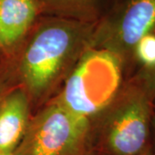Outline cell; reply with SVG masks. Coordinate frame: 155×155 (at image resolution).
<instances>
[{
  "mask_svg": "<svg viewBox=\"0 0 155 155\" xmlns=\"http://www.w3.org/2000/svg\"><path fill=\"white\" fill-rule=\"evenodd\" d=\"M140 155H155V150L153 147V145L150 147H148L147 149L145 151L144 153H142Z\"/></svg>",
  "mask_w": 155,
  "mask_h": 155,
  "instance_id": "4fadbf2b",
  "label": "cell"
},
{
  "mask_svg": "<svg viewBox=\"0 0 155 155\" xmlns=\"http://www.w3.org/2000/svg\"><path fill=\"white\" fill-rule=\"evenodd\" d=\"M134 59L138 70L149 71L155 68V34L140 39L134 51Z\"/></svg>",
  "mask_w": 155,
  "mask_h": 155,
  "instance_id": "9c48e42d",
  "label": "cell"
},
{
  "mask_svg": "<svg viewBox=\"0 0 155 155\" xmlns=\"http://www.w3.org/2000/svg\"><path fill=\"white\" fill-rule=\"evenodd\" d=\"M41 16L36 0H0V61L17 55Z\"/></svg>",
  "mask_w": 155,
  "mask_h": 155,
  "instance_id": "8992f818",
  "label": "cell"
},
{
  "mask_svg": "<svg viewBox=\"0 0 155 155\" xmlns=\"http://www.w3.org/2000/svg\"><path fill=\"white\" fill-rule=\"evenodd\" d=\"M152 145L155 150V110L153 116V122H152Z\"/></svg>",
  "mask_w": 155,
  "mask_h": 155,
  "instance_id": "7c38bea8",
  "label": "cell"
},
{
  "mask_svg": "<svg viewBox=\"0 0 155 155\" xmlns=\"http://www.w3.org/2000/svg\"><path fill=\"white\" fill-rule=\"evenodd\" d=\"M13 155H93L92 123L53 97L32 115Z\"/></svg>",
  "mask_w": 155,
  "mask_h": 155,
  "instance_id": "277c9868",
  "label": "cell"
},
{
  "mask_svg": "<svg viewBox=\"0 0 155 155\" xmlns=\"http://www.w3.org/2000/svg\"><path fill=\"white\" fill-rule=\"evenodd\" d=\"M155 34V0H118L96 23L91 48L105 49L133 75L134 51L145 35Z\"/></svg>",
  "mask_w": 155,
  "mask_h": 155,
  "instance_id": "5b68a950",
  "label": "cell"
},
{
  "mask_svg": "<svg viewBox=\"0 0 155 155\" xmlns=\"http://www.w3.org/2000/svg\"><path fill=\"white\" fill-rule=\"evenodd\" d=\"M32 108L21 86L13 89L0 103V152L14 153L31 119Z\"/></svg>",
  "mask_w": 155,
  "mask_h": 155,
  "instance_id": "52a82bcc",
  "label": "cell"
},
{
  "mask_svg": "<svg viewBox=\"0 0 155 155\" xmlns=\"http://www.w3.org/2000/svg\"><path fill=\"white\" fill-rule=\"evenodd\" d=\"M96 23L41 15L15 56L19 86L37 110L61 90L91 48Z\"/></svg>",
  "mask_w": 155,
  "mask_h": 155,
  "instance_id": "6da1fadb",
  "label": "cell"
},
{
  "mask_svg": "<svg viewBox=\"0 0 155 155\" xmlns=\"http://www.w3.org/2000/svg\"><path fill=\"white\" fill-rule=\"evenodd\" d=\"M0 155H13V153H1L0 152Z\"/></svg>",
  "mask_w": 155,
  "mask_h": 155,
  "instance_id": "5bb4252c",
  "label": "cell"
},
{
  "mask_svg": "<svg viewBox=\"0 0 155 155\" xmlns=\"http://www.w3.org/2000/svg\"><path fill=\"white\" fill-rule=\"evenodd\" d=\"M133 76L143 85L147 94L155 103V68L149 71L137 70Z\"/></svg>",
  "mask_w": 155,
  "mask_h": 155,
  "instance_id": "8fae6325",
  "label": "cell"
},
{
  "mask_svg": "<svg viewBox=\"0 0 155 155\" xmlns=\"http://www.w3.org/2000/svg\"><path fill=\"white\" fill-rule=\"evenodd\" d=\"M155 103L133 75L92 122L93 155H140L152 146Z\"/></svg>",
  "mask_w": 155,
  "mask_h": 155,
  "instance_id": "7a4b0ae2",
  "label": "cell"
},
{
  "mask_svg": "<svg viewBox=\"0 0 155 155\" xmlns=\"http://www.w3.org/2000/svg\"><path fill=\"white\" fill-rule=\"evenodd\" d=\"M125 79L123 65L115 54L90 48L54 97L92 123L115 98Z\"/></svg>",
  "mask_w": 155,
  "mask_h": 155,
  "instance_id": "3957f363",
  "label": "cell"
},
{
  "mask_svg": "<svg viewBox=\"0 0 155 155\" xmlns=\"http://www.w3.org/2000/svg\"><path fill=\"white\" fill-rule=\"evenodd\" d=\"M41 15L97 23L104 16L105 0H36Z\"/></svg>",
  "mask_w": 155,
  "mask_h": 155,
  "instance_id": "ba28073f",
  "label": "cell"
},
{
  "mask_svg": "<svg viewBox=\"0 0 155 155\" xmlns=\"http://www.w3.org/2000/svg\"><path fill=\"white\" fill-rule=\"evenodd\" d=\"M18 85L15 58L0 61V103Z\"/></svg>",
  "mask_w": 155,
  "mask_h": 155,
  "instance_id": "30bf717a",
  "label": "cell"
}]
</instances>
